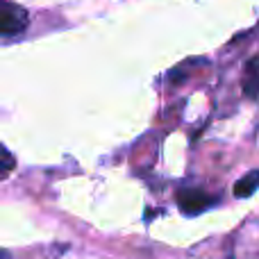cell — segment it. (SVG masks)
I'll use <instances>...</instances> for the list:
<instances>
[{
  "label": "cell",
  "instance_id": "cell-5",
  "mask_svg": "<svg viewBox=\"0 0 259 259\" xmlns=\"http://www.w3.org/2000/svg\"><path fill=\"white\" fill-rule=\"evenodd\" d=\"M12 168H14V157L9 155L7 148H3V178H9Z\"/></svg>",
  "mask_w": 259,
  "mask_h": 259
},
{
  "label": "cell",
  "instance_id": "cell-2",
  "mask_svg": "<svg viewBox=\"0 0 259 259\" xmlns=\"http://www.w3.org/2000/svg\"><path fill=\"white\" fill-rule=\"evenodd\" d=\"M30 25V16L21 5H14L9 0H3V16H0V32L3 36H16L23 34Z\"/></svg>",
  "mask_w": 259,
  "mask_h": 259
},
{
  "label": "cell",
  "instance_id": "cell-4",
  "mask_svg": "<svg viewBox=\"0 0 259 259\" xmlns=\"http://www.w3.org/2000/svg\"><path fill=\"white\" fill-rule=\"evenodd\" d=\"M257 189H259V168L248 170L241 180H237L234 187H232V191H234L237 198H250Z\"/></svg>",
  "mask_w": 259,
  "mask_h": 259
},
{
  "label": "cell",
  "instance_id": "cell-1",
  "mask_svg": "<svg viewBox=\"0 0 259 259\" xmlns=\"http://www.w3.org/2000/svg\"><path fill=\"white\" fill-rule=\"evenodd\" d=\"M175 200H178V207H180L182 214L198 216V214H202V211H207L209 207H214L221 198L207 193L205 189L189 187V189H180V191L175 193Z\"/></svg>",
  "mask_w": 259,
  "mask_h": 259
},
{
  "label": "cell",
  "instance_id": "cell-3",
  "mask_svg": "<svg viewBox=\"0 0 259 259\" xmlns=\"http://www.w3.org/2000/svg\"><path fill=\"white\" fill-rule=\"evenodd\" d=\"M241 91L246 98H259V57L250 59L241 75Z\"/></svg>",
  "mask_w": 259,
  "mask_h": 259
}]
</instances>
